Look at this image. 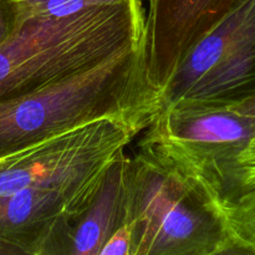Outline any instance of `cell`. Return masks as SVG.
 I'll return each instance as SVG.
<instances>
[{
	"instance_id": "cell-13",
	"label": "cell",
	"mask_w": 255,
	"mask_h": 255,
	"mask_svg": "<svg viewBox=\"0 0 255 255\" xmlns=\"http://www.w3.org/2000/svg\"><path fill=\"white\" fill-rule=\"evenodd\" d=\"M16 29V15L10 0H0V46Z\"/></svg>"
},
{
	"instance_id": "cell-5",
	"label": "cell",
	"mask_w": 255,
	"mask_h": 255,
	"mask_svg": "<svg viewBox=\"0 0 255 255\" xmlns=\"http://www.w3.org/2000/svg\"><path fill=\"white\" fill-rule=\"evenodd\" d=\"M254 91L255 0H241L187 54L159 94V112L182 102L233 105Z\"/></svg>"
},
{
	"instance_id": "cell-8",
	"label": "cell",
	"mask_w": 255,
	"mask_h": 255,
	"mask_svg": "<svg viewBox=\"0 0 255 255\" xmlns=\"http://www.w3.org/2000/svg\"><path fill=\"white\" fill-rule=\"evenodd\" d=\"M143 49L152 86L161 94L194 45L241 0H148Z\"/></svg>"
},
{
	"instance_id": "cell-6",
	"label": "cell",
	"mask_w": 255,
	"mask_h": 255,
	"mask_svg": "<svg viewBox=\"0 0 255 255\" xmlns=\"http://www.w3.org/2000/svg\"><path fill=\"white\" fill-rule=\"evenodd\" d=\"M153 125L222 192L255 139V117L229 105L182 102L159 112Z\"/></svg>"
},
{
	"instance_id": "cell-3",
	"label": "cell",
	"mask_w": 255,
	"mask_h": 255,
	"mask_svg": "<svg viewBox=\"0 0 255 255\" xmlns=\"http://www.w3.org/2000/svg\"><path fill=\"white\" fill-rule=\"evenodd\" d=\"M143 0L20 24L0 46V102L100 64L143 41Z\"/></svg>"
},
{
	"instance_id": "cell-9",
	"label": "cell",
	"mask_w": 255,
	"mask_h": 255,
	"mask_svg": "<svg viewBox=\"0 0 255 255\" xmlns=\"http://www.w3.org/2000/svg\"><path fill=\"white\" fill-rule=\"evenodd\" d=\"M129 161L125 151L107 169L99 192L75 226L69 255H100L110 238L128 224Z\"/></svg>"
},
{
	"instance_id": "cell-2",
	"label": "cell",
	"mask_w": 255,
	"mask_h": 255,
	"mask_svg": "<svg viewBox=\"0 0 255 255\" xmlns=\"http://www.w3.org/2000/svg\"><path fill=\"white\" fill-rule=\"evenodd\" d=\"M159 112L148 79L143 41L100 64L31 92L0 102V157L102 119L139 132Z\"/></svg>"
},
{
	"instance_id": "cell-4",
	"label": "cell",
	"mask_w": 255,
	"mask_h": 255,
	"mask_svg": "<svg viewBox=\"0 0 255 255\" xmlns=\"http://www.w3.org/2000/svg\"><path fill=\"white\" fill-rule=\"evenodd\" d=\"M141 132L102 119L0 157V196L27 188L94 193L115 159Z\"/></svg>"
},
{
	"instance_id": "cell-7",
	"label": "cell",
	"mask_w": 255,
	"mask_h": 255,
	"mask_svg": "<svg viewBox=\"0 0 255 255\" xmlns=\"http://www.w3.org/2000/svg\"><path fill=\"white\" fill-rule=\"evenodd\" d=\"M97 192L27 188L0 196V246L9 254L69 255L75 226Z\"/></svg>"
},
{
	"instance_id": "cell-11",
	"label": "cell",
	"mask_w": 255,
	"mask_h": 255,
	"mask_svg": "<svg viewBox=\"0 0 255 255\" xmlns=\"http://www.w3.org/2000/svg\"><path fill=\"white\" fill-rule=\"evenodd\" d=\"M16 15V27L34 19L74 16L97 7L124 4L131 0H10Z\"/></svg>"
},
{
	"instance_id": "cell-10",
	"label": "cell",
	"mask_w": 255,
	"mask_h": 255,
	"mask_svg": "<svg viewBox=\"0 0 255 255\" xmlns=\"http://www.w3.org/2000/svg\"><path fill=\"white\" fill-rule=\"evenodd\" d=\"M223 208L241 255H255V163L234 172L223 192Z\"/></svg>"
},
{
	"instance_id": "cell-14",
	"label": "cell",
	"mask_w": 255,
	"mask_h": 255,
	"mask_svg": "<svg viewBox=\"0 0 255 255\" xmlns=\"http://www.w3.org/2000/svg\"><path fill=\"white\" fill-rule=\"evenodd\" d=\"M234 111L239 112L242 115H246V116L255 117V91L251 96L246 97L242 101L237 102V104L229 105ZM242 164H251L255 163V139L253 143L248 147V149L246 151V153L243 154L241 159Z\"/></svg>"
},
{
	"instance_id": "cell-1",
	"label": "cell",
	"mask_w": 255,
	"mask_h": 255,
	"mask_svg": "<svg viewBox=\"0 0 255 255\" xmlns=\"http://www.w3.org/2000/svg\"><path fill=\"white\" fill-rule=\"evenodd\" d=\"M129 158L133 255H241L222 192L153 125Z\"/></svg>"
},
{
	"instance_id": "cell-12",
	"label": "cell",
	"mask_w": 255,
	"mask_h": 255,
	"mask_svg": "<svg viewBox=\"0 0 255 255\" xmlns=\"http://www.w3.org/2000/svg\"><path fill=\"white\" fill-rule=\"evenodd\" d=\"M100 255H133V236L129 224L121 227L110 238Z\"/></svg>"
}]
</instances>
